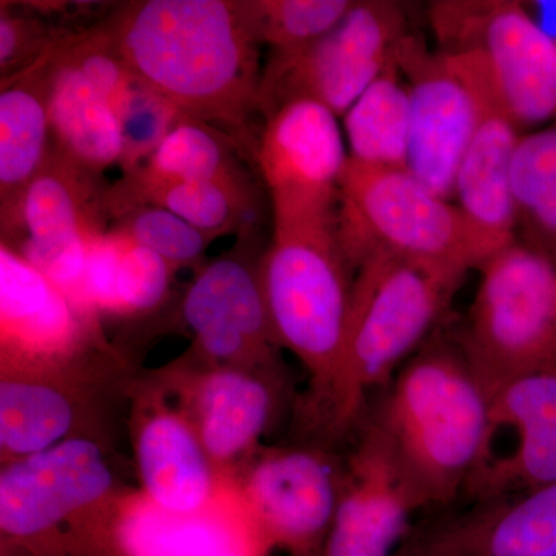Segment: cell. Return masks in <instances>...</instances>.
Wrapping results in <instances>:
<instances>
[{
    "mask_svg": "<svg viewBox=\"0 0 556 556\" xmlns=\"http://www.w3.org/2000/svg\"><path fill=\"white\" fill-rule=\"evenodd\" d=\"M222 556H265L260 554V552L254 551V548H240V551L228 552V554Z\"/></svg>",
    "mask_w": 556,
    "mask_h": 556,
    "instance_id": "cell-36",
    "label": "cell"
},
{
    "mask_svg": "<svg viewBox=\"0 0 556 556\" xmlns=\"http://www.w3.org/2000/svg\"><path fill=\"white\" fill-rule=\"evenodd\" d=\"M510 179L517 240L556 263V123L521 135Z\"/></svg>",
    "mask_w": 556,
    "mask_h": 556,
    "instance_id": "cell-30",
    "label": "cell"
},
{
    "mask_svg": "<svg viewBox=\"0 0 556 556\" xmlns=\"http://www.w3.org/2000/svg\"><path fill=\"white\" fill-rule=\"evenodd\" d=\"M97 25L146 86L254 152L263 68L240 0H137Z\"/></svg>",
    "mask_w": 556,
    "mask_h": 556,
    "instance_id": "cell-1",
    "label": "cell"
},
{
    "mask_svg": "<svg viewBox=\"0 0 556 556\" xmlns=\"http://www.w3.org/2000/svg\"><path fill=\"white\" fill-rule=\"evenodd\" d=\"M84 378L0 369L2 464L83 437Z\"/></svg>",
    "mask_w": 556,
    "mask_h": 556,
    "instance_id": "cell-23",
    "label": "cell"
},
{
    "mask_svg": "<svg viewBox=\"0 0 556 556\" xmlns=\"http://www.w3.org/2000/svg\"><path fill=\"white\" fill-rule=\"evenodd\" d=\"M134 447L141 493L161 507L207 510L232 490L233 478L215 467L190 417L164 393L139 402Z\"/></svg>",
    "mask_w": 556,
    "mask_h": 556,
    "instance_id": "cell-18",
    "label": "cell"
},
{
    "mask_svg": "<svg viewBox=\"0 0 556 556\" xmlns=\"http://www.w3.org/2000/svg\"><path fill=\"white\" fill-rule=\"evenodd\" d=\"M265 119L252 156L268 189L274 229L336 222L350 159L339 116L320 102L294 100Z\"/></svg>",
    "mask_w": 556,
    "mask_h": 556,
    "instance_id": "cell-13",
    "label": "cell"
},
{
    "mask_svg": "<svg viewBox=\"0 0 556 556\" xmlns=\"http://www.w3.org/2000/svg\"><path fill=\"white\" fill-rule=\"evenodd\" d=\"M241 152L243 149L230 135L182 116L150 159L134 174L124 175L118 185L108 190V197L126 199L181 182L232 177L244 172L237 163L236 153Z\"/></svg>",
    "mask_w": 556,
    "mask_h": 556,
    "instance_id": "cell-27",
    "label": "cell"
},
{
    "mask_svg": "<svg viewBox=\"0 0 556 556\" xmlns=\"http://www.w3.org/2000/svg\"><path fill=\"white\" fill-rule=\"evenodd\" d=\"M521 135L497 101L485 73L481 119L460 161L453 190V200L470 232L478 268L517 241L510 178Z\"/></svg>",
    "mask_w": 556,
    "mask_h": 556,
    "instance_id": "cell-20",
    "label": "cell"
},
{
    "mask_svg": "<svg viewBox=\"0 0 556 556\" xmlns=\"http://www.w3.org/2000/svg\"><path fill=\"white\" fill-rule=\"evenodd\" d=\"M108 190L100 177L51 149L21 201L9 244L79 308L86 295L90 241L105 229Z\"/></svg>",
    "mask_w": 556,
    "mask_h": 556,
    "instance_id": "cell-11",
    "label": "cell"
},
{
    "mask_svg": "<svg viewBox=\"0 0 556 556\" xmlns=\"http://www.w3.org/2000/svg\"><path fill=\"white\" fill-rule=\"evenodd\" d=\"M137 204H156L169 208L214 240L229 233L237 237L260 233L262 201L247 172L232 177L146 190L126 199L108 197L109 217L115 218Z\"/></svg>",
    "mask_w": 556,
    "mask_h": 556,
    "instance_id": "cell-28",
    "label": "cell"
},
{
    "mask_svg": "<svg viewBox=\"0 0 556 556\" xmlns=\"http://www.w3.org/2000/svg\"><path fill=\"white\" fill-rule=\"evenodd\" d=\"M430 22L439 50L478 58L519 130L556 119V40L538 27L525 2H433Z\"/></svg>",
    "mask_w": 556,
    "mask_h": 556,
    "instance_id": "cell-8",
    "label": "cell"
},
{
    "mask_svg": "<svg viewBox=\"0 0 556 556\" xmlns=\"http://www.w3.org/2000/svg\"><path fill=\"white\" fill-rule=\"evenodd\" d=\"M257 236L197 269L182 299V317L203 364L277 376L278 346L262 280Z\"/></svg>",
    "mask_w": 556,
    "mask_h": 556,
    "instance_id": "cell-14",
    "label": "cell"
},
{
    "mask_svg": "<svg viewBox=\"0 0 556 556\" xmlns=\"http://www.w3.org/2000/svg\"><path fill=\"white\" fill-rule=\"evenodd\" d=\"M112 357L101 318L0 241V369L93 378Z\"/></svg>",
    "mask_w": 556,
    "mask_h": 556,
    "instance_id": "cell-10",
    "label": "cell"
},
{
    "mask_svg": "<svg viewBox=\"0 0 556 556\" xmlns=\"http://www.w3.org/2000/svg\"><path fill=\"white\" fill-rule=\"evenodd\" d=\"M478 269L481 281L457 340L493 396L556 368V263L517 240Z\"/></svg>",
    "mask_w": 556,
    "mask_h": 556,
    "instance_id": "cell-5",
    "label": "cell"
},
{
    "mask_svg": "<svg viewBox=\"0 0 556 556\" xmlns=\"http://www.w3.org/2000/svg\"><path fill=\"white\" fill-rule=\"evenodd\" d=\"M113 219V229L155 252L175 270L200 269L204 265V254L214 241L169 208L156 204H137Z\"/></svg>",
    "mask_w": 556,
    "mask_h": 556,
    "instance_id": "cell-32",
    "label": "cell"
},
{
    "mask_svg": "<svg viewBox=\"0 0 556 556\" xmlns=\"http://www.w3.org/2000/svg\"><path fill=\"white\" fill-rule=\"evenodd\" d=\"M492 431L514 434V447L479 470L468 497L484 500L556 482V368L493 393Z\"/></svg>",
    "mask_w": 556,
    "mask_h": 556,
    "instance_id": "cell-21",
    "label": "cell"
},
{
    "mask_svg": "<svg viewBox=\"0 0 556 556\" xmlns=\"http://www.w3.org/2000/svg\"><path fill=\"white\" fill-rule=\"evenodd\" d=\"M336 229L354 273L378 251L434 265L478 269L459 208L428 189L408 169L367 166L348 159L340 179Z\"/></svg>",
    "mask_w": 556,
    "mask_h": 556,
    "instance_id": "cell-6",
    "label": "cell"
},
{
    "mask_svg": "<svg viewBox=\"0 0 556 556\" xmlns=\"http://www.w3.org/2000/svg\"><path fill=\"white\" fill-rule=\"evenodd\" d=\"M412 108L397 60L343 115L350 159L367 166L407 169Z\"/></svg>",
    "mask_w": 556,
    "mask_h": 556,
    "instance_id": "cell-29",
    "label": "cell"
},
{
    "mask_svg": "<svg viewBox=\"0 0 556 556\" xmlns=\"http://www.w3.org/2000/svg\"><path fill=\"white\" fill-rule=\"evenodd\" d=\"M354 0H240L241 14L258 46L288 53L309 46L342 21Z\"/></svg>",
    "mask_w": 556,
    "mask_h": 556,
    "instance_id": "cell-31",
    "label": "cell"
},
{
    "mask_svg": "<svg viewBox=\"0 0 556 556\" xmlns=\"http://www.w3.org/2000/svg\"><path fill=\"white\" fill-rule=\"evenodd\" d=\"M427 507L375 420L358 434L320 556H396L409 522Z\"/></svg>",
    "mask_w": 556,
    "mask_h": 556,
    "instance_id": "cell-16",
    "label": "cell"
},
{
    "mask_svg": "<svg viewBox=\"0 0 556 556\" xmlns=\"http://www.w3.org/2000/svg\"><path fill=\"white\" fill-rule=\"evenodd\" d=\"M372 420L426 506H448L484 464L492 393L459 340L431 339L399 369Z\"/></svg>",
    "mask_w": 556,
    "mask_h": 556,
    "instance_id": "cell-2",
    "label": "cell"
},
{
    "mask_svg": "<svg viewBox=\"0 0 556 556\" xmlns=\"http://www.w3.org/2000/svg\"><path fill=\"white\" fill-rule=\"evenodd\" d=\"M413 541L445 556H556V482L477 500Z\"/></svg>",
    "mask_w": 556,
    "mask_h": 556,
    "instance_id": "cell-22",
    "label": "cell"
},
{
    "mask_svg": "<svg viewBox=\"0 0 556 556\" xmlns=\"http://www.w3.org/2000/svg\"><path fill=\"white\" fill-rule=\"evenodd\" d=\"M404 3L354 0L342 21L303 49L270 53L263 68V116L294 100L320 102L343 118L362 93L397 60L407 39Z\"/></svg>",
    "mask_w": 556,
    "mask_h": 556,
    "instance_id": "cell-9",
    "label": "cell"
},
{
    "mask_svg": "<svg viewBox=\"0 0 556 556\" xmlns=\"http://www.w3.org/2000/svg\"><path fill=\"white\" fill-rule=\"evenodd\" d=\"M51 124L46 56L0 89V222L2 236L16 222L25 190L49 159Z\"/></svg>",
    "mask_w": 556,
    "mask_h": 556,
    "instance_id": "cell-24",
    "label": "cell"
},
{
    "mask_svg": "<svg viewBox=\"0 0 556 556\" xmlns=\"http://www.w3.org/2000/svg\"><path fill=\"white\" fill-rule=\"evenodd\" d=\"M100 546L113 556H222L240 548L265 555L241 510L236 482L214 507L193 514L161 507L141 492L119 495Z\"/></svg>",
    "mask_w": 556,
    "mask_h": 556,
    "instance_id": "cell-19",
    "label": "cell"
},
{
    "mask_svg": "<svg viewBox=\"0 0 556 556\" xmlns=\"http://www.w3.org/2000/svg\"><path fill=\"white\" fill-rule=\"evenodd\" d=\"M164 376L212 463L233 478V466L255 452L276 413L277 376L208 364L174 367Z\"/></svg>",
    "mask_w": 556,
    "mask_h": 556,
    "instance_id": "cell-17",
    "label": "cell"
},
{
    "mask_svg": "<svg viewBox=\"0 0 556 556\" xmlns=\"http://www.w3.org/2000/svg\"><path fill=\"white\" fill-rule=\"evenodd\" d=\"M0 75L9 80L33 67L73 31L53 30L43 14H31L28 7L0 3Z\"/></svg>",
    "mask_w": 556,
    "mask_h": 556,
    "instance_id": "cell-34",
    "label": "cell"
},
{
    "mask_svg": "<svg viewBox=\"0 0 556 556\" xmlns=\"http://www.w3.org/2000/svg\"><path fill=\"white\" fill-rule=\"evenodd\" d=\"M353 278L336 222L274 229L260 258L274 336L308 372V407L318 424L327 415L342 368Z\"/></svg>",
    "mask_w": 556,
    "mask_h": 556,
    "instance_id": "cell-4",
    "label": "cell"
},
{
    "mask_svg": "<svg viewBox=\"0 0 556 556\" xmlns=\"http://www.w3.org/2000/svg\"><path fill=\"white\" fill-rule=\"evenodd\" d=\"M397 65L412 108L407 169L453 201L457 169L482 115L484 68L471 53L430 51L412 33L399 49Z\"/></svg>",
    "mask_w": 556,
    "mask_h": 556,
    "instance_id": "cell-12",
    "label": "cell"
},
{
    "mask_svg": "<svg viewBox=\"0 0 556 556\" xmlns=\"http://www.w3.org/2000/svg\"><path fill=\"white\" fill-rule=\"evenodd\" d=\"M47 100L54 148L101 177L123 159V134L115 110L60 51L46 54Z\"/></svg>",
    "mask_w": 556,
    "mask_h": 556,
    "instance_id": "cell-25",
    "label": "cell"
},
{
    "mask_svg": "<svg viewBox=\"0 0 556 556\" xmlns=\"http://www.w3.org/2000/svg\"><path fill=\"white\" fill-rule=\"evenodd\" d=\"M177 270L126 233L110 228L90 241L86 295L98 317H135L160 308Z\"/></svg>",
    "mask_w": 556,
    "mask_h": 556,
    "instance_id": "cell-26",
    "label": "cell"
},
{
    "mask_svg": "<svg viewBox=\"0 0 556 556\" xmlns=\"http://www.w3.org/2000/svg\"><path fill=\"white\" fill-rule=\"evenodd\" d=\"M118 496L104 450L87 434L2 464L3 546L27 548L35 555L50 546L62 527H78L87 543L100 546L105 519Z\"/></svg>",
    "mask_w": 556,
    "mask_h": 556,
    "instance_id": "cell-7",
    "label": "cell"
},
{
    "mask_svg": "<svg viewBox=\"0 0 556 556\" xmlns=\"http://www.w3.org/2000/svg\"><path fill=\"white\" fill-rule=\"evenodd\" d=\"M396 556H445L419 546L415 541H405V546L399 548Z\"/></svg>",
    "mask_w": 556,
    "mask_h": 556,
    "instance_id": "cell-35",
    "label": "cell"
},
{
    "mask_svg": "<svg viewBox=\"0 0 556 556\" xmlns=\"http://www.w3.org/2000/svg\"><path fill=\"white\" fill-rule=\"evenodd\" d=\"M123 134L124 175L134 174L150 159L182 113L166 98L137 80L116 112Z\"/></svg>",
    "mask_w": 556,
    "mask_h": 556,
    "instance_id": "cell-33",
    "label": "cell"
},
{
    "mask_svg": "<svg viewBox=\"0 0 556 556\" xmlns=\"http://www.w3.org/2000/svg\"><path fill=\"white\" fill-rule=\"evenodd\" d=\"M343 468L320 450L277 448L262 453L236 478L237 496L263 554L320 556L340 492Z\"/></svg>",
    "mask_w": 556,
    "mask_h": 556,
    "instance_id": "cell-15",
    "label": "cell"
},
{
    "mask_svg": "<svg viewBox=\"0 0 556 556\" xmlns=\"http://www.w3.org/2000/svg\"><path fill=\"white\" fill-rule=\"evenodd\" d=\"M467 273L386 251L361 263L351 287L338 386L320 422L327 433L356 426L369 391L390 386L426 345Z\"/></svg>",
    "mask_w": 556,
    "mask_h": 556,
    "instance_id": "cell-3",
    "label": "cell"
}]
</instances>
